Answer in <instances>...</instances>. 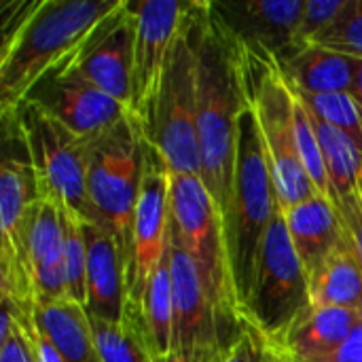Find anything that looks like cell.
I'll use <instances>...</instances> for the list:
<instances>
[{
	"label": "cell",
	"mask_w": 362,
	"mask_h": 362,
	"mask_svg": "<svg viewBox=\"0 0 362 362\" xmlns=\"http://www.w3.org/2000/svg\"><path fill=\"white\" fill-rule=\"evenodd\" d=\"M358 310L312 305L269 348L288 362H312L335 352L361 325Z\"/></svg>",
	"instance_id": "obj_18"
},
{
	"label": "cell",
	"mask_w": 362,
	"mask_h": 362,
	"mask_svg": "<svg viewBox=\"0 0 362 362\" xmlns=\"http://www.w3.org/2000/svg\"><path fill=\"white\" fill-rule=\"evenodd\" d=\"M297 93L318 119L344 132L362 151V108L350 93H325V95H314L303 91Z\"/></svg>",
	"instance_id": "obj_28"
},
{
	"label": "cell",
	"mask_w": 362,
	"mask_h": 362,
	"mask_svg": "<svg viewBox=\"0 0 362 362\" xmlns=\"http://www.w3.org/2000/svg\"><path fill=\"white\" fill-rule=\"evenodd\" d=\"M87 242V314L119 322L127 308V269L117 238L102 225L83 223Z\"/></svg>",
	"instance_id": "obj_16"
},
{
	"label": "cell",
	"mask_w": 362,
	"mask_h": 362,
	"mask_svg": "<svg viewBox=\"0 0 362 362\" xmlns=\"http://www.w3.org/2000/svg\"><path fill=\"white\" fill-rule=\"evenodd\" d=\"M64 227V269L68 280V295L78 305H87V242L83 223L62 214Z\"/></svg>",
	"instance_id": "obj_29"
},
{
	"label": "cell",
	"mask_w": 362,
	"mask_h": 362,
	"mask_svg": "<svg viewBox=\"0 0 362 362\" xmlns=\"http://www.w3.org/2000/svg\"><path fill=\"white\" fill-rule=\"evenodd\" d=\"M314 115V112H312ZM318 142L325 157V168L331 185L333 206L362 191V151L339 129L314 115Z\"/></svg>",
	"instance_id": "obj_24"
},
{
	"label": "cell",
	"mask_w": 362,
	"mask_h": 362,
	"mask_svg": "<svg viewBox=\"0 0 362 362\" xmlns=\"http://www.w3.org/2000/svg\"><path fill=\"white\" fill-rule=\"evenodd\" d=\"M11 127L23 144L38 199L53 204L62 214L81 223H93L87 193L89 142L70 134L34 102L23 104Z\"/></svg>",
	"instance_id": "obj_6"
},
{
	"label": "cell",
	"mask_w": 362,
	"mask_h": 362,
	"mask_svg": "<svg viewBox=\"0 0 362 362\" xmlns=\"http://www.w3.org/2000/svg\"><path fill=\"white\" fill-rule=\"evenodd\" d=\"M337 214H339V221L344 225V231L350 244L354 246V250L358 252L362 261V191L346 199H339Z\"/></svg>",
	"instance_id": "obj_33"
},
{
	"label": "cell",
	"mask_w": 362,
	"mask_h": 362,
	"mask_svg": "<svg viewBox=\"0 0 362 362\" xmlns=\"http://www.w3.org/2000/svg\"><path fill=\"white\" fill-rule=\"evenodd\" d=\"M282 212L291 242L297 250V257L305 269L310 284L316 272L325 265V261L346 240L337 208L325 195H314Z\"/></svg>",
	"instance_id": "obj_19"
},
{
	"label": "cell",
	"mask_w": 362,
	"mask_h": 362,
	"mask_svg": "<svg viewBox=\"0 0 362 362\" xmlns=\"http://www.w3.org/2000/svg\"><path fill=\"white\" fill-rule=\"evenodd\" d=\"M136 15V42L132 66V104L129 115L148 140L159 89L174 40L191 11L193 2L142 0L129 2Z\"/></svg>",
	"instance_id": "obj_10"
},
{
	"label": "cell",
	"mask_w": 362,
	"mask_h": 362,
	"mask_svg": "<svg viewBox=\"0 0 362 362\" xmlns=\"http://www.w3.org/2000/svg\"><path fill=\"white\" fill-rule=\"evenodd\" d=\"M269 344L255 327L250 318L244 316V327L240 335L221 352L216 362H267Z\"/></svg>",
	"instance_id": "obj_32"
},
{
	"label": "cell",
	"mask_w": 362,
	"mask_h": 362,
	"mask_svg": "<svg viewBox=\"0 0 362 362\" xmlns=\"http://www.w3.org/2000/svg\"><path fill=\"white\" fill-rule=\"evenodd\" d=\"M151 362H193V361L185 358V356H182V354H178V352H170V354H165V356H155V358H151Z\"/></svg>",
	"instance_id": "obj_37"
},
{
	"label": "cell",
	"mask_w": 362,
	"mask_h": 362,
	"mask_svg": "<svg viewBox=\"0 0 362 362\" xmlns=\"http://www.w3.org/2000/svg\"><path fill=\"white\" fill-rule=\"evenodd\" d=\"M146 138L132 115L89 140L87 193L93 223L106 227L119 242L125 269L132 255V225L140 195Z\"/></svg>",
	"instance_id": "obj_5"
},
{
	"label": "cell",
	"mask_w": 362,
	"mask_h": 362,
	"mask_svg": "<svg viewBox=\"0 0 362 362\" xmlns=\"http://www.w3.org/2000/svg\"><path fill=\"white\" fill-rule=\"evenodd\" d=\"M136 42V15L129 0L110 15L93 38L76 55V68L104 93L129 110L132 104V66Z\"/></svg>",
	"instance_id": "obj_15"
},
{
	"label": "cell",
	"mask_w": 362,
	"mask_h": 362,
	"mask_svg": "<svg viewBox=\"0 0 362 362\" xmlns=\"http://www.w3.org/2000/svg\"><path fill=\"white\" fill-rule=\"evenodd\" d=\"M240 47V45H238ZM246 55L250 104L257 115L265 155L282 210L320 195L308 176L297 144L295 95L276 59Z\"/></svg>",
	"instance_id": "obj_8"
},
{
	"label": "cell",
	"mask_w": 362,
	"mask_h": 362,
	"mask_svg": "<svg viewBox=\"0 0 362 362\" xmlns=\"http://www.w3.org/2000/svg\"><path fill=\"white\" fill-rule=\"evenodd\" d=\"M170 233V170L146 142L144 174L132 225V255L127 263V305L140 308L153 272L168 252Z\"/></svg>",
	"instance_id": "obj_12"
},
{
	"label": "cell",
	"mask_w": 362,
	"mask_h": 362,
	"mask_svg": "<svg viewBox=\"0 0 362 362\" xmlns=\"http://www.w3.org/2000/svg\"><path fill=\"white\" fill-rule=\"evenodd\" d=\"M310 308L308 276L291 242L280 206L263 238L244 316L255 322L267 344H276Z\"/></svg>",
	"instance_id": "obj_9"
},
{
	"label": "cell",
	"mask_w": 362,
	"mask_h": 362,
	"mask_svg": "<svg viewBox=\"0 0 362 362\" xmlns=\"http://www.w3.org/2000/svg\"><path fill=\"white\" fill-rule=\"evenodd\" d=\"M174 284V344L172 352L193 362H216L227 348L223 320L212 293L191 255L168 233Z\"/></svg>",
	"instance_id": "obj_11"
},
{
	"label": "cell",
	"mask_w": 362,
	"mask_h": 362,
	"mask_svg": "<svg viewBox=\"0 0 362 362\" xmlns=\"http://www.w3.org/2000/svg\"><path fill=\"white\" fill-rule=\"evenodd\" d=\"M170 235L197 263L218 308L229 346L244 327V314L233 288L223 223L197 174L170 172Z\"/></svg>",
	"instance_id": "obj_4"
},
{
	"label": "cell",
	"mask_w": 362,
	"mask_h": 362,
	"mask_svg": "<svg viewBox=\"0 0 362 362\" xmlns=\"http://www.w3.org/2000/svg\"><path fill=\"white\" fill-rule=\"evenodd\" d=\"M293 95H295V127H297V144H299L301 163H303L308 176L312 178L316 191L333 204L331 185H329V176H327V168H325V157H322V148H320L316 125H314V115L295 89H293Z\"/></svg>",
	"instance_id": "obj_27"
},
{
	"label": "cell",
	"mask_w": 362,
	"mask_h": 362,
	"mask_svg": "<svg viewBox=\"0 0 362 362\" xmlns=\"http://www.w3.org/2000/svg\"><path fill=\"white\" fill-rule=\"evenodd\" d=\"M267 362H280L278 358H276V354L272 352V348H269V358H267Z\"/></svg>",
	"instance_id": "obj_38"
},
{
	"label": "cell",
	"mask_w": 362,
	"mask_h": 362,
	"mask_svg": "<svg viewBox=\"0 0 362 362\" xmlns=\"http://www.w3.org/2000/svg\"><path fill=\"white\" fill-rule=\"evenodd\" d=\"M350 95L358 102V106L362 108V59H358V64H356V74H354V83H352Z\"/></svg>",
	"instance_id": "obj_36"
},
{
	"label": "cell",
	"mask_w": 362,
	"mask_h": 362,
	"mask_svg": "<svg viewBox=\"0 0 362 362\" xmlns=\"http://www.w3.org/2000/svg\"><path fill=\"white\" fill-rule=\"evenodd\" d=\"M93 339L102 362H151L146 333L136 308L127 305L125 316L119 322L93 318Z\"/></svg>",
	"instance_id": "obj_25"
},
{
	"label": "cell",
	"mask_w": 362,
	"mask_h": 362,
	"mask_svg": "<svg viewBox=\"0 0 362 362\" xmlns=\"http://www.w3.org/2000/svg\"><path fill=\"white\" fill-rule=\"evenodd\" d=\"M348 0H305L297 32H295V51L308 45H314L344 13Z\"/></svg>",
	"instance_id": "obj_31"
},
{
	"label": "cell",
	"mask_w": 362,
	"mask_h": 362,
	"mask_svg": "<svg viewBox=\"0 0 362 362\" xmlns=\"http://www.w3.org/2000/svg\"><path fill=\"white\" fill-rule=\"evenodd\" d=\"M138 314L146 333L151 358L170 354L174 344V284L170 252H165L146 282Z\"/></svg>",
	"instance_id": "obj_23"
},
{
	"label": "cell",
	"mask_w": 362,
	"mask_h": 362,
	"mask_svg": "<svg viewBox=\"0 0 362 362\" xmlns=\"http://www.w3.org/2000/svg\"><path fill=\"white\" fill-rule=\"evenodd\" d=\"M23 240L36 299H70L64 269L62 212L53 204L36 199L28 212Z\"/></svg>",
	"instance_id": "obj_17"
},
{
	"label": "cell",
	"mask_w": 362,
	"mask_h": 362,
	"mask_svg": "<svg viewBox=\"0 0 362 362\" xmlns=\"http://www.w3.org/2000/svg\"><path fill=\"white\" fill-rule=\"evenodd\" d=\"M303 0L212 2V11L240 49L252 57L284 62L295 53Z\"/></svg>",
	"instance_id": "obj_14"
},
{
	"label": "cell",
	"mask_w": 362,
	"mask_h": 362,
	"mask_svg": "<svg viewBox=\"0 0 362 362\" xmlns=\"http://www.w3.org/2000/svg\"><path fill=\"white\" fill-rule=\"evenodd\" d=\"M314 45L362 59V0H348L339 19Z\"/></svg>",
	"instance_id": "obj_30"
},
{
	"label": "cell",
	"mask_w": 362,
	"mask_h": 362,
	"mask_svg": "<svg viewBox=\"0 0 362 362\" xmlns=\"http://www.w3.org/2000/svg\"><path fill=\"white\" fill-rule=\"evenodd\" d=\"M310 297L316 308L358 310L362 301V261L348 235L310 280Z\"/></svg>",
	"instance_id": "obj_22"
},
{
	"label": "cell",
	"mask_w": 362,
	"mask_h": 362,
	"mask_svg": "<svg viewBox=\"0 0 362 362\" xmlns=\"http://www.w3.org/2000/svg\"><path fill=\"white\" fill-rule=\"evenodd\" d=\"M274 352V350H272ZM276 354V352H274ZM276 358L280 362H288L284 361V358H280L278 354H276ZM312 362H362V320L361 325L352 331V335L335 350V352H331L329 356H325V358H318V361H312Z\"/></svg>",
	"instance_id": "obj_34"
},
{
	"label": "cell",
	"mask_w": 362,
	"mask_h": 362,
	"mask_svg": "<svg viewBox=\"0 0 362 362\" xmlns=\"http://www.w3.org/2000/svg\"><path fill=\"white\" fill-rule=\"evenodd\" d=\"M278 208H280V199L265 155L261 129L252 104L248 102V106L240 117L233 197H231L229 216L223 225L233 288L242 314L252 291L263 238Z\"/></svg>",
	"instance_id": "obj_3"
},
{
	"label": "cell",
	"mask_w": 362,
	"mask_h": 362,
	"mask_svg": "<svg viewBox=\"0 0 362 362\" xmlns=\"http://www.w3.org/2000/svg\"><path fill=\"white\" fill-rule=\"evenodd\" d=\"M199 45L195 2L174 40L159 89L148 144L161 155L172 174L202 172L197 144Z\"/></svg>",
	"instance_id": "obj_7"
},
{
	"label": "cell",
	"mask_w": 362,
	"mask_h": 362,
	"mask_svg": "<svg viewBox=\"0 0 362 362\" xmlns=\"http://www.w3.org/2000/svg\"><path fill=\"white\" fill-rule=\"evenodd\" d=\"M125 0L17 2L0 45V119L8 129L32 91L74 59Z\"/></svg>",
	"instance_id": "obj_1"
},
{
	"label": "cell",
	"mask_w": 362,
	"mask_h": 362,
	"mask_svg": "<svg viewBox=\"0 0 362 362\" xmlns=\"http://www.w3.org/2000/svg\"><path fill=\"white\" fill-rule=\"evenodd\" d=\"M2 301L0 320V362H36L30 329L36 320V305H15L8 299Z\"/></svg>",
	"instance_id": "obj_26"
},
{
	"label": "cell",
	"mask_w": 362,
	"mask_h": 362,
	"mask_svg": "<svg viewBox=\"0 0 362 362\" xmlns=\"http://www.w3.org/2000/svg\"><path fill=\"white\" fill-rule=\"evenodd\" d=\"M199 45L197 144L202 180L225 225L233 197L240 117L250 102L246 55L227 34L212 2H195Z\"/></svg>",
	"instance_id": "obj_2"
},
{
	"label": "cell",
	"mask_w": 362,
	"mask_h": 362,
	"mask_svg": "<svg viewBox=\"0 0 362 362\" xmlns=\"http://www.w3.org/2000/svg\"><path fill=\"white\" fill-rule=\"evenodd\" d=\"M30 337H32V348H34V354H36V362H64V358L59 356V352L55 350V346L51 344V339L38 327L36 320H34V325L30 329Z\"/></svg>",
	"instance_id": "obj_35"
},
{
	"label": "cell",
	"mask_w": 362,
	"mask_h": 362,
	"mask_svg": "<svg viewBox=\"0 0 362 362\" xmlns=\"http://www.w3.org/2000/svg\"><path fill=\"white\" fill-rule=\"evenodd\" d=\"M74 59L40 81L28 102L38 104L70 134L89 142L117 125L129 110L95 87Z\"/></svg>",
	"instance_id": "obj_13"
},
{
	"label": "cell",
	"mask_w": 362,
	"mask_h": 362,
	"mask_svg": "<svg viewBox=\"0 0 362 362\" xmlns=\"http://www.w3.org/2000/svg\"><path fill=\"white\" fill-rule=\"evenodd\" d=\"M34 314L64 362H102L83 305L72 299H36Z\"/></svg>",
	"instance_id": "obj_21"
},
{
	"label": "cell",
	"mask_w": 362,
	"mask_h": 362,
	"mask_svg": "<svg viewBox=\"0 0 362 362\" xmlns=\"http://www.w3.org/2000/svg\"><path fill=\"white\" fill-rule=\"evenodd\" d=\"M358 312H361V318H362V301H361V305H358Z\"/></svg>",
	"instance_id": "obj_39"
},
{
	"label": "cell",
	"mask_w": 362,
	"mask_h": 362,
	"mask_svg": "<svg viewBox=\"0 0 362 362\" xmlns=\"http://www.w3.org/2000/svg\"><path fill=\"white\" fill-rule=\"evenodd\" d=\"M358 59L320 45H308L291 53L280 68L286 81L303 93H350Z\"/></svg>",
	"instance_id": "obj_20"
}]
</instances>
